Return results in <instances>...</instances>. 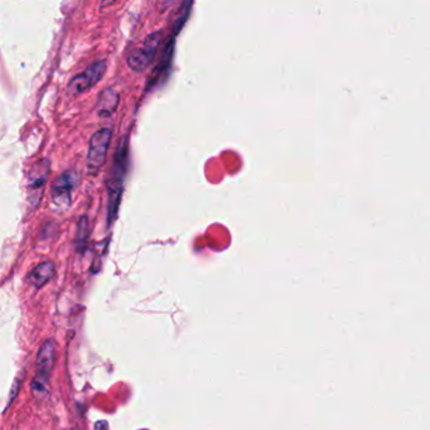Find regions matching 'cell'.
<instances>
[{"instance_id": "obj_1", "label": "cell", "mask_w": 430, "mask_h": 430, "mask_svg": "<svg viewBox=\"0 0 430 430\" xmlns=\"http://www.w3.org/2000/svg\"><path fill=\"white\" fill-rule=\"evenodd\" d=\"M126 162H128V143L124 140L119 144L114 163L110 169L109 177L106 181L108 188V222L113 224L115 220L120 205V198L123 195L124 178L126 173Z\"/></svg>"}, {"instance_id": "obj_2", "label": "cell", "mask_w": 430, "mask_h": 430, "mask_svg": "<svg viewBox=\"0 0 430 430\" xmlns=\"http://www.w3.org/2000/svg\"><path fill=\"white\" fill-rule=\"evenodd\" d=\"M56 361V345L53 340H46L41 345L35 361V376L32 383V390L37 399L48 395L49 377Z\"/></svg>"}, {"instance_id": "obj_3", "label": "cell", "mask_w": 430, "mask_h": 430, "mask_svg": "<svg viewBox=\"0 0 430 430\" xmlns=\"http://www.w3.org/2000/svg\"><path fill=\"white\" fill-rule=\"evenodd\" d=\"M51 162L48 159H41L35 162L28 172L27 202L29 210L35 211L41 205L42 198L49 179Z\"/></svg>"}, {"instance_id": "obj_4", "label": "cell", "mask_w": 430, "mask_h": 430, "mask_svg": "<svg viewBox=\"0 0 430 430\" xmlns=\"http://www.w3.org/2000/svg\"><path fill=\"white\" fill-rule=\"evenodd\" d=\"M113 131L109 128H103L95 131L90 138L89 149L86 156V168L89 174H97L106 162Z\"/></svg>"}, {"instance_id": "obj_5", "label": "cell", "mask_w": 430, "mask_h": 430, "mask_svg": "<svg viewBox=\"0 0 430 430\" xmlns=\"http://www.w3.org/2000/svg\"><path fill=\"white\" fill-rule=\"evenodd\" d=\"M78 179V174L75 171L65 172L56 179L51 187V198L55 210L58 212L69 210Z\"/></svg>"}, {"instance_id": "obj_6", "label": "cell", "mask_w": 430, "mask_h": 430, "mask_svg": "<svg viewBox=\"0 0 430 430\" xmlns=\"http://www.w3.org/2000/svg\"><path fill=\"white\" fill-rule=\"evenodd\" d=\"M162 40H163V33L160 31H157L144 40L142 47L131 51L126 58L130 69L139 74L148 69L154 56L157 53V49L160 46Z\"/></svg>"}, {"instance_id": "obj_7", "label": "cell", "mask_w": 430, "mask_h": 430, "mask_svg": "<svg viewBox=\"0 0 430 430\" xmlns=\"http://www.w3.org/2000/svg\"><path fill=\"white\" fill-rule=\"evenodd\" d=\"M106 72V61H96L81 74H77L69 80L67 94L71 96L80 95L94 88L103 78Z\"/></svg>"}, {"instance_id": "obj_8", "label": "cell", "mask_w": 430, "mask_h": 430, "mask_svg": "<svg viewBox=\"0 0 430 430\" xmlns=\"http://www.w3.org/2000/svg\"><path fill=\"white\" fill-rule=\"evenodd\" d=\"M55 274V264L52 261H44L33 267L31 273L28 274V283L37 289H40V288L44 287L48 281L53 279Z\"/></svg>"}, {"instance_id": "obj_9", "label": "cell", "mask_w": 430, "mask_h": 430, "mask_svg": "<svg viewBox=\"0 0 430 430\" xmlns=\"http://www.w3.org/2000/svg\"><path fill=\"white\" fill-rule=\"evenodd\" d=\"M119 101H120V95L117 94L115 90H104L103 92L97 97V103H96L97 115L100 117H111L117 111Z\"/></svg>"}, {"instance_id": "obj_10", "label": "cell", "mask_w": 430, "mask_h": 430, "mask_svg": "<svg viewBox=\"0 0 430 430\" xmlns=\"http://www.w3.org/2000/svg\"><path fill=\"white\" fill-rule=\"evenodd\" d=\"M21 383L22 379L21 380H19V377H17V379H15V381H14L13 388H12V392L9 394V399H8V404L7 406H6V409H4V413L7 411L8 408H9V405L13 403V400L14 399H15V396H17V394H18V391H19V389H21Z\"/></svg>"}]
</instances>
